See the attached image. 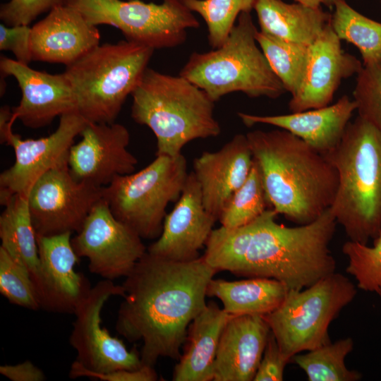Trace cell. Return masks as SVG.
I'll use <instances>...</instances> for the list:
<instances>
[{
	"label": "cell",
	"mask_w": 381,
	"mask_h": 381,
	"mask_svg": "<svg viewBox=\"0 0 381 381\" xmlns=\"http://www.w3.org/2000/svg\"><path fill=\"white\" fill-rule=\"evenodd\" d=\"M217 272L203 256L176 262L147 251L125 277L115 329L131 342L142 341L144 365L180 358L188 327L206 307L207 286Z\"/></svg>",
	"instance_id": "cell-1"
},
{
	"label": "cell",
	"mask_w": 381,
	"mask_h": 381,
	"mask_svg": "<svg viewBox=\"0 0 381 381\" xmlns=\"http://www.w3.org/2000/svg\"><path fill=\"white\" fill-rule=\"evenodd\" d=\"M267 209L251 222L236 229H213L202 255L217 272L265 277L303 289L335 272L329 249L337 222L330 208L315 221L286 226Z\"/></svg>",
	"instance_id": "cell-2"
},
{
	"label": "cell",
	"mask_w": 381,
	"mask_h": 381,
	"mask_svg": "<svg viewBox=\"0 0 381 381\" xmlns=\"http://www.w3.org/2000/svg\"><path fill=\"white\" fill-rule=\"evenodd\" d=\"M246 135L270 207L278 214L303 225L331 207L338 174L326 156L283 129L255 130Z\"/></svg>",
	"instance_id": "cell-3"
},
{
	"label": "cell",
	"mask_w": 381,
	"mask_h": 381,
	"mask_svg": "<svg viewBox=\"0 0 381 381\" xmlns=\"http://www.w3.org/2000/svg\"><path fill=\"white\" fill-rule=\"evenodd\" d=\"M326 157L338 174L336 222L350 241L368 244L381 229V131L358 115Z\"/></svg>",
	"instance_id": "cell-4"
},
{
	"label": "cell",
	"mask_w": 381,
	"mask_h": 381,
	"mask_svg": "<svg viewBox=\"0 0 381 381\" xmlns=\"http://www.w3.org/2000/svg\"><path fill=\"white\" fill-rule=\"evenodd\" d=\"M131 96V117L153 132L156 155L178 156L189 142L221 133L214 102L181 75L147 67Z\"/></svg>",
	"instance_id": "cell-5"
},
{
	"label": "cell",
	"mask_w": 381,
	"mask_h": 381,
	"mask_svg": "<svg viewBox=\"0 0 381 381\" xmlns=\"http://www.w3.org/2000/svg\"><path fill=\"white\" fill-rule=\"evenodd\" d=\"M258 31L250 13H241L224 43L193 53L179 75L214 102L234 92L251 98L279 97L286 90L257 42Z\"/></svg>",
	"instance_id": "cell-6"
},
{
	"label": "cell",
	"mask_w": 381,
	"mask_h": 381,
	"mask_svg": "<svg viewBox=\"0 0 381 381\" xmlns=\"http://www.w3.org/2000/svg\"><path fill=\"white\" fill-rule=\"evenodd\" d=\"M154 49L128 40L99 44L66 66L78 112L87 121L113 123L139 83Z\"/></svg>",
	"instance_id": "cell-7"
},
{
	"label": "cell",
	"mask_w": 381,
	"mask_h": 381,
	"mask_svg": "<svg viewBox=\"0 0 381 381\" xmlns=\"http://www.w3.org/2000/svg\"><path fill=\"white\" fill-rule=\"evenodd\" d=\"M188 175L182 154L156 155L140 171L118 176L102 187V198L114 217L142 238L157 239L167 207L179 199Z\"/></svg>",
	"instance_id": "cell-8"
},
{
	"label": "cell",
	"mask_w": 381,
	"mask_h": 381,
	"mask_svg": "<svg viewBox=\"0 0 381 381\" xmlns=\"http://www.w3.org/2000/svg\"><path fill=\"white\" fill-rule=\"evenodd\" d=\"M350 279L334 272L303 289H289L280 306L265 315L281 351L289 358L331 342L330 323L355 298Z\"/></svg>",
	"instance_id": "cell-9"
},
{
	"label": "cell",
	"mask_w": 381,
	"mask_h": 381,
	"mask_svg": "<svg viewBox=\"0 0 381 381\" xmlns=\"http://www.w3.org/2000/svg\"><path fill=\"white\" fill-rule=\"evenodd\" d=\"M91 24L118 28L126 40L152 49H168L186 42L187 30L198 20L182 0L145 3L140 0H68Z\"/></svg>",
	"instance_id": "cell-10"
},
{
	"label": "cell",
	"mask_w": 381,
	"mask_h": 381,
	"mask_svg": "<svg viewBox=\"0 0 381 381\" xmlns=\"http://www.w3.org/2000/svg\"><path fill=\"white\" fill-rule=\"evenodd\" d=\"M28 198L37 236L73 234L102 199V187L77 180L66 163L42 176Z\"/></svg>",
	"instance_id": "cell-11"
},
{
	"label": "cell",
	"mask_w": 381,
	"mask_h": 381,
	"mask_svg": "<svg viewBox=\"0 0 381 381\" xmlns=\"http://www.w3.org/2000/svg\"><path fill=\"white\" fill-rule=\"evenodd\" d=\"M87 121L77 111L60 116L54 132L37 139H23L13 133V123L0 129L1 143L12 147L13 164L0 174V204L16 194L28 195L33 184L51 169L68 163L74 139Z\"/></svg>",
	"instance_id": "cell-12"
},
{
	"label": "cell",
	"mask_w": 381,
	"mask_h": 381,
	"mask_svg": "<svg viewBox=\"0 0 381 381\" xmlns=\"http://www.w3.org/2000/svg\"><path fill=\"white\" fill-rule=\"evenodd\" d=\"M115 296H124L122 284L103 279L91 288L73 313L75 319L69 343L76 351L75 361L92 372L134 370L144 365L135 349L128 350L122 340L102 325V308Z\"/></svg>",
	"instance_id": "cell-13"
},
{
	"label": "cell",
	"mask_w": 381,
	"mask_h": 381,
	"mask_svg": "<svg viewBox=\"0 0 381 381\" xmlns=\"http://www.w3.org/2000/svg\"><path fill=\"white\" fill-rule=\"evenodd\" d=\"M142 239L114 217L102 198L71 238V244L79 258L88 260L91 273L113 281L127 277L146 253Z\"/></svg>",
	"instance_id": "cell-14"
},
{
	"label": "cell",
	"mask_w": 381,
	"mask_h": 381,
	"mask_svg": "<svg viewBox=\"0 0 381 381\" xmlns=\"http://www.w3.org/2000/svg\"><path fill=\"white\" fill-rule=\"evenodd\" d=\"M71 235L37 236L39 264L31 278L40 309L74 313L92 288L84 274L74 269L80 258L72 246Z\"/></svg>",
	"instance_id": "cell-15"
},
{
	"label": "cell",
	"mask_w": 381,
	"mask_h": 381,
	"mask_svg": "<svg viewBox=\"0 0 381 381\" xmlns=\"http://www.w3.org/2000/svg\"><path fill=\"white\" fill-rule=\"evenodd\" d=\"M80 135L68 157L69 170L77 180L104 187L135 171L138 160L128 150L130 133L123 125L87 121Z\"/></svg>",
	"instance_id": "cell-16"
},
{
	"label": "cell",
	"mask_w": 381,
	"mask_h": 381,
	"mask_svg": "<svg viewBox=\"0 0 381 381\" xmlns=\"http://www.w3.org/2000/svg\"><path fill=\"white\" fill-rule=\"evenodd\" d=\"M217 221L205 209L200 185L191 171L174 209L165 216L159 237L147 251L176 262L197 259Z\"/></svg>",
	"instance_id": "cell-17"
},
{
	"label": "cell",
	"mask_w": 381,
	"mask_h": 381,
	"mask_svg": "<svg viewBox=\"0 0 381 381\" xmlns=\"http://www.w3.org/2000/svg\"><path fill=\"white\" fill-rule=\"evenodd\" d=\"M363 65L345 52L330 23L309 46L301 83L291 95L289 108L298 112L329 105L342 80L358 74Z\"/></svg>",
	"instance_id": "cell-18"
},
{
	"label": "cell",
	"mask_w": 381,
	"mask_h": 381,
	"mask_svg": "<svg viewBox=\"0 0 381 381\" xmlns=\"http://www.w3.org/2000/svg\"><path fill=\"white\" fill-rule=\"evenodd\" d=\"M1 77L13 76L22 92L18 106L12 108L13 118L24 126L40 128L57 116L77 111L75 99L63 73L50 74L35 70L16 59L1 56Z\"/></svg>",
	"instance_id": "cell-19"
},
{
	"label": "cell",
	"mask_w": 381,
	"mask_h": 381,
	"mask_svg": "<svg viewBox=\"0 0 381 381\" xmlns=\"http://www.w3.org/2000/svg\"><path fill=\"white\" fill-rule=\"evenodd\" d=\"M100 33L75 8L56 6L31 28L32 61L68 66L99 44Z\"/></svg>",
	"instance_id": "cell-20"
},
{
	"label": "cell",
	"mask_w": 381,
	"mask_h": 381,
	"mask_svg": "<svg viewBox=\"0 0 381 381\" xmlns=\"http://www.w3.org/2000/svg\"><path fill=\"white\" fill-rule=\"evenodd\" d=\"M253 157L246 135L236 134L222 148L204 152L193 162L205 209L219 220L233 194L247 179Z\"/></svg>",
	"instance_id": "cell-21"
},
{
	"label": "cell",
	"mask_w": 381,
	"mask_h": 381,
	"mask_svg": "<svg viewBox=\"0 0 381 381\" xmlns=\"http://www.w3.org/2000/svg\"><path fill=\"white\" fill-rule=\"evenodd\" d=\"M357 105L342 96L333 104L289 114L260 116L238 112L247 126L262 123L289 131L327 156L339 145Z\"/></svg>",
	"instance_id": "cell-22"
},
{
	"label": "cell",
	"mask_w": 381,
	"mask_h": 381,
	"mask_svg": "<svg viewBox=\"0 0 381 381\" xmlns=\"http://www.w3.org/2000/svg\"><path fill=\"white\" fill-rule=\"evenodd\" d=\"M270 333L264 316H231L219 339L213 381L253 380Z\"/></svg>",
	"instance_id": "cell-23"
},
{
	"label": "cell",
	"mask_w": 381,
	"mask_h": 381,
	"mask_svg": "<svg viewBox=\"0 0 381 381\" xmlns=\"http://www.w3.org/2000/svg\"><path fill=\"white\" fill-rule=\"evenodd\" d=\"M231 316L211 301L193 319L188 327L184 352L174 370V381L213 380L219 339Z\"/></svg>",
	"instance_id": "cell-24"
},
{
	"label": "cell",
	"mask_w": 381,
	"mask_h": 381,
	"mask_svg": "<svg viewBox=\"0 0 381 381\" xmlns=\"http://www.w3.org/2000/svg\"><path fill=\"white\" fill-rule=\"evenodd\" d=\"M260 32L285 41L310 46L330 23L322 8L282 0H256L254 8Z\"/></svg>",
	"instance_id": "cell-25"
},
{
	"label": "cell",
	"mask_w": 381,
	"mask_h": 381,
	"mask_svg": "<svg viewBox=\"0 0 381 381\" xmlns=\"http://www.w3.org/2000/svg\"><path fill=\"white\" fill-rule=\"evenodd\" d=\"M289 289L285 284L265 277H250L238 281L212 279L207 295L218 298L224 310L231 316H265L280 306Z\"/></svg>",
	"instance_id": "cell-26"
},
{
	"label": "cell",
	"mask_w": 381,
	"mask_h": 381,
	"mask_svg": "<svg viewBox=\"0 0 381 381\" xmlns=\"http://www.w3.org/2000/svg\"><path fill=\"white\" fill-rule=\"evenodd\" d=\"M2 205L4 209L0 215V247L27 268L32 277L38 267L39 255L28 196L13 195Z\"/></svg>",
	"instance_id": "cell-27"
},
{
	"label": "cell",
	"mask_w": 381,
	"mask_h": 381,
	"mask_svg": "<svg viewBox=\"0 0 381 381\" xmlns=\"http://www.w3.org/2000/svg\"><path fill=\"white\" fill-rule=\"evenodd\" d=\"M330 25L340 40L359 50L363 65L381 60V23L353 9L346 0H334Z\"/></svg>",
	"instance_id": "cell-28"
},
{
	"label": "cell",
	"mask_w": 381,
	"mask_h": 381,
	"mask_svg": "<svg viewBox=\"0 0 381 381\" xmlns=\"http://www.w3.org/2000/svg\"><path fill=\"white\" fill-rule=\"evenodd\" d=\"M353 349L351 337L330 342L303 354H296L291 360L306 374L309 381H358L362 374L349 369L345 359Z\"/></svg>",
	"instance_id": "cell-29"
},
{
	"label": "cell",
	"mask_w": 381,
	"mask_h": 381,
	"mask_svg": "<svg viewBox=\"0 0 381 381\" xmlns=\"http://www.w3.org/2000/svg\"><path fill=\"white\" fill-rule=\"evenodd\" d=\"M257 42L272 69L291 95L298 90L306 71L309 46L278 39L260 31Z\"/></svg>",
	"instance_id": "cell-30"
},
{
	"label": "cell",
	"mask_w": 381,
	"mask_h": 381,
	"mask_svg": "<svg viewBox=\"0 0 381 381\" xmlns=\"http://www.w3.org/2000/svg\"><path fill=\"white\" fill-rule=\"evenodd\" d=\"M268 208L260 171L253 159L247 179L231 197L219 221L224 228L236 229L251 222Z\"/></svg>",
	"instance_id": "cell-31"
},
{
	"label": "cell",
	"mask_w": 381,
	"mask_h": 381,
	"mask_svg": "<svg viewBox=\"0 0 381 381\" xmlns=\"http://www.w3.org/2000/svg\"><path fill=\"white\" fill-rule=\"evenodd\" d=\"M198 13L207 25L209 44L219 47L227 38L241 13H250L256 0H182Z\"/></svg>",
	"instance_id": "cell-32"
},
{
	"label": "cell",
	"mask_w": 381,
	"mask_h": 381,
	"mask_svg": "<svg viewBox=\"0 0 381 381\" xmlns=\"http://www.w3.org/2000/svg\"><path fill=\"white\" fill-rule=\"evenodd\" d=\"M373 246L348 241L342 252L348 259L346 272L357 282L358 288L377 292L381 289V229Z\"/></svg>",
	"instance_id": "cell-33"
},
{
	"label": "cell",
	"mask_w": 381,
	"mask_h": 381,
	"mask_svg": "<svg viewBox=\"0 0 381 381\" xmlns=\"http://www.w3.org/2000/svg\"><path fill=\"white\" fill-rule=\"evenodd\" d=\"M0 293L13 305L32 310L40 309L30 273L1 247Z\"/></svg>",
	"instance_id": "cell-34"
},
{
	"label": "cell",
	"mask_w": 381,
	"mask_h": 381,
	"mask_svg": "<svg viewBox=\"0 0 381 381\" xmlns=\"http://www.w3.org/2000/svg\"><path fill=\"white\" fill-rule=\"evenodd\" d=\"M353 91L358 115L381 131V60L363 66Z\"/></svg>",
	"instance_id": "cell-35"
},
{
	"label": "cell",
	"mask_w": 381,
	"mask_h": 381,
	"mask_svg": "<svg viewBox=\"0 0 381 381\" xmlns=\"http://www.w3.org/2000/svg\"><path fill=\"white\" fill-rule=\"evenodd\" d=\"M68 0H10L1 6L0 18L7 26L29 24L40 14Z\"/></svg>",
	"instance_id": "cell-36"
},
{
	"label": "cell",
	"mask_w": 381,
	"mask_h": 381,
	"mask_svg": "<svg viewBox=\"0 0 381 381\" xmlns=\"http://www.w3.org/2000/svg\"><path fill=\"white\" fill-rule=\"evenodd\" d=\"M68 375L71 379L87 377L102 381H155L158 379L154 366L148 365L134 370L121 369L100 373L87 370L76 361L71 364Z\"/></svg>",
	"instance_id": "cell-37"
},
{
	"label": "cell",
	"mask_w": 381,
	"mask_h": 381,
	"mask_svg": "<svg viewBox=\"0 0 381 381\" xmlns=\"http://www.w3.org/2000/svg\"><path fill=\"white\" fill-rule=\"evenodd\" d=\"M290 361L281 351L271 332L253 381H282L285 367Z\"/></svg>",
	"instance_id": "cell-38"
},
{
	"label": "cell",
	"mask_w": 381,
	"mask_h": 381,
	"mask_svg": "<svg viewBox=\"0 0 381 381\" xmlns=\"http://www.w3.org/2000/svg\"><path fill=\"white\" fill-rule=\"evenodd\" d=\"M30 32L31 27L29 25L7 26L0 24V49L11 51L16 61L28 65L32 61Z\"/></svg>",
	"instance_id": "cell-39"
},
{
	"label": "cell",
	"mask_w": 381,
	"mask_h": 381,
	"mask_svg": "<svg viewBox=\"0 0 381 381\" xmlns=\"http://www.w3.org/2000/svg\"><path fill=\"white\" fill-rule=\"evenodd\" d=\"M0 373L12 381H44V372L30 361L0 366Z\"/></svg>",
	"instance_id": "cell-40"
},
{
	"label": "cell",
	"mask_w": 381,
	"mask_h": 381,
	"mask_svg": "<svg viewBox=\"0 0 381 381\" xmlns=\"http://www.w3.org/2000/svg\"><path fill=\"white\" fill-rule=\"evenodd\" d=\"M296 3L312 8H321L322 5L329 8L334 7V0H294Z\"/></svg>",
	"instance_id": "cell-41"
},
{
	"label": "cell",
	"mask_w": 381,
	"mask_h": 381,
	"mask_svg": "<svg viewBox=\"0 0 381 381\" xmlns=\"http://www.w3.org/2000/svg\"><path fill=\"white\" fill-rule=\"evenodd\" d=\"M376 293L379 295V296H380V298L381 299V289L378 290Z\"/></svg>",
	"instance_id": "cell-42"
},
{
	"label": "cell",
	"mask_w": 381,
	"mask_h": 381,
	"mask_svg": "<svg viewBox=\"0 0 381 381\" xmlns=\"http://www.w3.org/2000/svg\"><path fill=\"white\" fill-rule=\"evenodd\" d=\"M380 4H381V0H380Z\"/></svg>",
	"instance_id": "cell-43"
}]
</instances>
